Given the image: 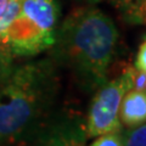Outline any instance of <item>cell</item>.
<instances>
[{"mask_svg":"<svg viewBox=\"0 0 146 146\" xmlns=\"http://www.w3.org/2000/svg\"><path fill=\"white\" fill-rule=\"evenodd\" d=\"M117 43L118 29L106 13L96 7H79L56 29L50 57L71 71L82 90L91 93L107 82Z\"/></svg>","mask_w":146,"mask_h":146,"instance_id":"obj_1","label":"cell"},{"mask_svg":"<svg viewBox=\"0 0 146 146\" xmlns=\"http://www.w3.org/2000/svg\"><path fill=\"white\" fill-rule=\"evenodd\" d=\"M58 89L51 57L12 67L0 82V146L29 141L52 113Z\"/></svg>","mask_w":146,"mask_h":146,"instance_id":"obj_2","label":"cell"},{"mask_svg":"<svg viewBox=\"0 0 146 146\" xmlns=\"http://www.w3.org/2000/svg\"><path fill=\"white\" fill-rule=\"evenodd\" d=\"M129 90L124 76L105 82L91 101L88 118L85 121L88 138H95L101 134L123 130L119 122V107L124 94Z\"/></svg>","mask_w":146,"mask_h":146,"instance_id":"obj_3","label":"cell"},{"mask_svg":"<svg viewBox=\"0 0 146 146\" xmlns=\"http://www.w3.org/2000/svg\"><path fill=\"white\" fill-rule=\"evenodd\" d=\"M56 39V32H48L20 12L0 38L13 57L34 56L50 49Z\"/></svg>","mask_w":146,"mask_h":146,"instance_id":"obj_4","label":"cell"},{"mask_svg":"<svg viewBox=\"0 0 146 146\" xmlns=\"http://www.w3.org/2000/svg\"><path fill=\"white\" fill-rule=\"evenodd\" d=\"M86 127L83 117L72 112L51 113L32 136L31 146H85Z\"/></svg>","mask_w":146,"mask_h":146,"instance_id":"obj_5","label":"cell"},{"mask_svg":"<svg viewBox=\"0 0 146 146\" xmlns=\"http://www.w3.org/2000/svg\"><path fill=\"white\" fill-rule=\"evenodd\" d=\"M21 12L48 32H56L60 5L57 0H21Z\"/></svg>","mask_w":146,"mask_h":146,"instance_id":"obj_6","label":"cell"},{"mask_svg":"<svg viewBox=\"0 0 146 146\" xmlns=\"http://www.w3.org/2000/svg\"><path fill=\"white\" fill-rule=\"evenodd\" d=\"M119 122L128 129L146 122V91L128 90L124 94L119 107Z\"/></svg>","mask_w":146,"mask_h":146,"instance_id":"obj_7","label":"cell"},{"mask_svg":"<svg viewBox=\"0 0 146 146\" xmlns=\"http://www.w3.org/2000/svg\"><path fill=\"white\" fill-rule=\"evenodd\" d=\"M123 18L131 25H140L145 21L146 0H108Z\"/></svg>","mask_w":146,"mask_h":146,"instance_id":"obj_8","label":"cell"},{"mask_svg":"<svg viewBox=\"0 0 146 146\" xmlns=\"http://www.w3.org/2000/svg\"><path fill=\"white\" fill-rule=\"evenodd\" d=\"M122 74L124 76L129 90L146 91V72L139 70L135 66H127Z\"/></svg>","mask_w":146,"mask_h":146,"instance_id":"obj_9","label":"cell"},{"mask_svg":"<svg viewBox=\"0 0 146 146\" xmlns=\"http://www.w3.org/2000/svg\"><path fill=\"white\" fill-rule=\"evenodd\" d=\"M124 146H146V122L125 131Z\"/></svg>","mask_w":146,"mask_h":146,"instance_id":"obj_10","label":"cell"},{"mask_svg":"<svg viewBox=\"0 0 146 146\" xmlns=\"http://www.w3.org/2000/svg\"><path fill=\"white\" fill-rule=\"evenodd\" d=\"M90 146H124V133L123 130H118L101 134L90 144Z\"/></svg>","mask_w":146,"mask_h":146,"instance_id":"obj_11","label":"cell"},{"mask_svg":"<svg viewBox=\"0 0 146 146\" xmlns=\"http://www.w3.org/2000/svg\"><path fill=\"white\" fill-rule=\"evenodd\" d=\"M12 60L13 56L10 54L7 48L3 43H0V82L12 70Z\"/></svg>","mask_w":146,"mask_h":146,"instance_id":"obj_12","label":"cell"},{"mask_svg":"<svg viewBox=\"0 0 146 146\" xmlns=\"http://www.w3.org/2000/svg\"><path fill=\"white\" fill-rule=\"evenodd\" d=\"M135 67L146 72V38L143 40V43L139 46L136 58H135Z\"/></svg>","mask_w":146,"mask_h":146,"instance_id":"obj_13","label":"cell"},{"mask_svg":"<svg viewBox=\"0 0 146 146\" xmlns=\"http://www.w3.org/2000/svg\"><path fill=\"white\" fill-rule=\"evenodd\" d=\"M9 3H10V0H0V16H3V13L6 11Z\"/></svg>","mask_w":146,"mask_h":146,"instance_id":"obj_14","label":"cell"},{"mask_svg":"<svg viewBox=\"0 0 146 146\" xmlns=\"http://www.w3.org/2000/svg\"><path fill=\"white\" fill-rule=\"evenodd\" d=\"M144 23H146V6H145V21H144Z\"/></svg>","mask_w":146,"mask_h":146,"instance_id":"obj_15","label":"cell"},{"mask_svg":"<svg viewBox=\"0 0 146 146\" xmlns=\"http://www.w3.org/2000/svg\"><path fill=\"white\" fill-rule=\"evenodd\" d=\"M89 1H99V0H89Z\"/></svg>","mask_w":146,"mask_h":146,"instance_id":"obj_16","label":"cell"}]
</instances>
